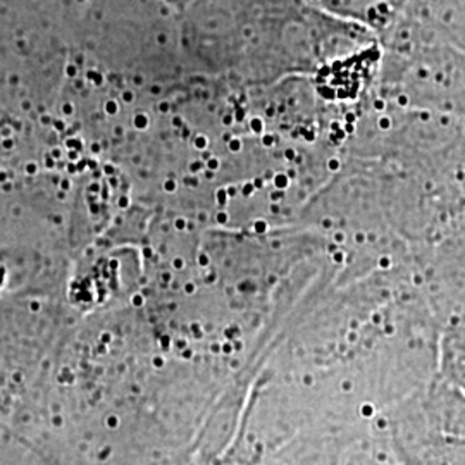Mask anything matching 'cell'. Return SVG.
<instances>
[{
    "instance_id": "6da1fadb",
    "label": "cell",
    "mask_w": 465,
    "mask_h": 465,
    "mask_svg": "<svg viewBox=\"0 0 465 465\" xmlns=\"http://www.w3.org/2000/svg\"><path fill=\"white\" fill-rule=\"evenodd\" d=\"M355 242H357V243H364V242H366V234H364V232H357V234H355Z\"/></svg>"
},
{
    "instance_id": "7a4b0ae2",
    "label": "cell",
    "mask_w": 465,
    "mask_h": 465,
    "mask_svg": "<svg viewBox=\"0 0 465 465\" xmlns=\"http://www.w3.org/2000/svg\"><path fill=\"white\" fill-rule=\"evenodd\" d=\"M372 412H374V409H372V407H371V405H366V407H364V409H362V414H364V416H366V417L372 416Z\"/></svg>"
},
{
    "instance_id": "3957f363",
    "label": "cell",
    "mask_w": 465,
    "mask_h": 465,
    "mask_svg": "<svg viewBox=\"0 0 465 465\" xmlns=\"http://www.w3.org/2000/svg\"><path fill=\"white\" fill-rule=\"evenodd\" d=\"M390 264H391V261H390V259H386V257H384V259H381V267H384V269H386V267H390Z\"/></svg>"
},
{
    "instance_id": "277c9868",
    "label": "cell",
    "mask_w": 465,
    "mask_h": 465,
    "mask_svg": "<svg viewBox=\"0 0 465 465\" xmlns=\"http://www.w3.org/2000/svg\"><path fill=\"white\" fill-rule=\"evenodd\" d=\"M334 240H336V242H343V232H336Z\"/></svg>"
},
{
    "instance_id": "5b68a950",
    "label": "cell",
    "mask_w": 465,
    "mask_h": 465,
    "mask_svg": "<svg viewBox=\"0 0 465 465\" xmlns=\"http://www.w3.org/2000/svg\"><path fill=\"white\" fill-rule=\"evenodd\" d=\"M384 331L388 332V334H393L395 328H393V326H386V328H384Z\"/></svg>"
},
{
    "instance_id": "8992f818",
    "label": "cell",
    "mask_w": 465,
    "mask_h": 465,
    "mask_svg": "<svg viewBox=\"0 0 465 465\" xmlns=\"http://www.w3.org/2000/svg\"><path fill=\"white\" fill-rule=\"evenodd\" d=\"M343 390L350 391V390H351V384H350V382H343Z\"/></svg>"
},
{
    "instance_id": "52a82bcc",
    "label": "cell",
    "mask_w": 465,
    "mask_h": 465,
    "mask_svg": "<svg viewBox=\"0 0 465 465\" xmlns=\"http://www.w3.org/2000/svg\"><path fill=\"white\" fill-rule=\"evenodd\" d=\"M232 350V345H230V343H226V345H224V351H226V353H230Z\"/></svg>"
},
{
    "instance_id": "ba28073f",
    "label": "cell",
    "mask_w": 465,
    "mask_h": 465,
    "mask_svg": "<svg viewBox=\"0 0 465 465\" xmlns=\"http://www.w3.org/2000/svg\"><path fill=\"white\" fill-rule=\"evenodd\" d=\"M372 321H374V322H376V324H378V322H381V317L374 316V317H372Z\"/></svg>"
},
{
    "instance_id": "9c48e42d",
    "label": "cell",
    "mask_w": 465,
    "mask_h": 465,
    "mask_svg": "<svg viewBox=\"0 0 465 465\" xmlns=\"http://www.w3.org/2000/svg\"><path fill=\"white\" fill-rule=\"evenodd\" d=\"M182 266H183V262H182V261H176V262H174V267H178V269H180Z\"/></svg>"
}]
</instances>
